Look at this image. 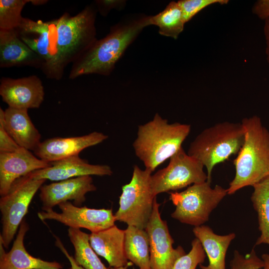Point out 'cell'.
Instances as JSON below:
<instances>
[{"instance_id":"obj_38","label":"cell","mask_w":269,"mask_h":269,"mask_svg":"<svg viewBox=\"0 0 269 269\" xmlns=\"http://www.w3.org/2000/svg\"><path fill=\"white\" fill-rule=\"evenodd\" d=\"M111 269H127L125 267H120L117 268H111Z\"/></svg>"},{"instance_id":"obj_36","label":"cell","mask_w":269,"mask_h":269,"mask_svg":"<svg viewBox=\"0 0 269 269\" xmlns=\"http://www.w3.org/2000/svg\"><path fill=\"white\" fill-rule=\"evenodd\" d=\"M262 259L264 261V266L261 269H269V254H263Z\"/></svg>"},{"instance_id":"obj_2","label":"cell","mask_w":269,"mask_h":269,"mask_svg":"<svg viewBox=\"0 0 269 269\" xmlns=\"http://www.w3.org/2000/svg\"><path fill=\"white\" fill-rule=\"evenodd\" d=\"M148 17L114 26L104 38L97 40L72 65L70 79L84 75L97 74L107 76L127 48L145 26Z\"/></svg>"},{"instance_id":"obj_34","label":"cell","mask_w":269,"mask_h":269,"mask_svg":"<svg viewBox=\"0 0 269 269\" xmlns=\"http://www.w3.org/2000/svg\"><path fill=\"white\" fill-rule=\"evenodd\" d=\"M56 237L55 245L58 247L60 250L63 252L65 256L68 259L70 265L71 269H84L82 267L78 265L75 262L74 258L70 255L67 252V250L65 248L63 244L59 238Z\"/></svg>"},{"instance_id":"obj_1","label":"cell","mask_w":269,"mask_h":269,"mask_svg":"<svg viewBox=\"0 0 269 269\" xmlns=\"http://www.w3.org/2000/svg\"><path fill=\"white\" fill-rule=\"evenodd\" d=\"M241 123L245 130V140L233 161L236 172L227 188L228 195L269 176V131L256 115L243 118Z\"/></svg>"},{"instance_id":"obj_23","label":"cell","mask_w":269,"mask_h":269,"mask_svg":"<svg viewBox=\"0 0 269 269\" xmlns=\"http://www.w3.org/2000/svg\"><path fill=\"white\" fill-rule=\"evenodd\" d=\"M125 232V252L128 260L139 269H151L149 237L145 230L128 226Z\"/></svg>"},{"instance_id":"obj_29","label":"cell","mask_w":269,"mask_h":269,"mask_svg":"<svg viewBox=\"0 0 269 269\" xmlns=\"http://www.w3.org/2000/svg\"><path fill=\"white\" fill-rule=\"evenodd\" d=\"M178 2L186 23L205 7L214 4H226L228 0H180Z\"/></svg>"},{"instance_id":"obj_18","label":"cell","mask_w":269,"mask_h":269,"mask_svg":"<svg viewBox=\"0 0 269 269\" xmlns=\"http://www.w3.org/2000/svg\"><path fill=\"white\" fill-rule=\"evenodd\" d=\"M29 229L25 219L21 222L10 250L6 252L0 241V269H62L57 262H48L30 255L25 248L24 238Z\"/></svg>"},{"instance_id":"obj_26","label":"cell","mask_w":269,"mask_h":269,"mask_svg":"<svg viewBox=\"0 0 269 269\" xmlns=\"http://www.w3.org/2000/svg\"><path fill=\"white\" fill-rule=\"evenodd\" d=\"M148 25H156L159 33L163 36L177 39L184 29L185 22L178 1H171L165 9L152 16H149Z\"/></svg>"},{"instance_id":"obj_31","label":"cell","mask_w":269,"mask_h":269,"mask_svg":"<svg viewBox=\"0 0 269 269\" xmlns=\"http://www.w3.org/2000/svg\"><path fill=\"white\" fill-rule=\"evenodd\" d=\"M20 147L6 132L2 119L0 117V153L13 152Z\"/></svg>"},{"instance_id":"obj_3","label":"cell","mask_w":269,"mask_h":269,"mask_svg":"<svg viewBox=\"0 0 269 269\" xmlns=\"http://www.w3.org/2000/svg\"><path fill=\"white\" fill-rule=\"evenodd\" d=\"M96 10L87 6L74 16L64 13L55 19V54L51 79L62 78L65 68L75 61L97 39Z\"/></svg>"},{"instance_id":"obj_15","label":"cell","mask_w":269,"mask_h":269,"mask_svg":"<svg viewBox=\"0 0 269 269\" xmlns=\"http://www.w3.org/2000/svg\"><path fill=\"white\" fill-rule=\"evenodd\" d=\"M108 137L98 132L79 136L52 137L41 142L33 151L38 158L50 163L78 155L84 149L99 144Z\"/></svg>"},{"instance_id":"obj_24","label":"cell","mask_w":269,"mask_h":269,"mask_svg":"<svg viewBox=\"0 0 269 269\" xmlns=\"http://www.w3.org/2000/svg\"><path fill=\"white\" fill-rule=\"evenodd\" d=\"M251 197L254 208L258 214L259 229L261 232L255 246L269 245V176L253 186Z\"/></svg>"},{"instance_id":"obj_6","label":"cell","mask_w":269,"mask_h":269,"mask_svg":"<svg viewBox=\"0 0 269 269\" xmlns=\"http://www.w3.org/2000/svg\"><path fill=\"white\" fill-rule=\"evenodd\" d=\"M208 181L188 186L181 192H169L175 206L171 216L182 223L199 226L207 222L212 211L228 195L227 189Z\"/></svg>"},{"instance_id":"obj_4","label":"cell","mask_w":269,"mask_h":269,"mask_svg":"<svg viewBox=\"0 0 269 269\" xmlns=\"http://www.w3.org/2000/svg\"><path fill=\"white\" fill-rule=\"evenodd\" d=\"M191 131L188 124L168 123L156 114L152 120L138 127L133 143L136 156L152 172L181 147Z\"/></svg>"},{"instance_id":"obj_14","label":"cell","mask_w":269,"mask_h":269,"mask_svg":"<svg viewBox=\"0 0 269 269\" xmlns=\"http://www.w3.org/2000/svg\"><path fill=\"white\" fill-rule=\"evenodd\" d=\"M39 189L41 208L46 211L68 200H73L75 206H81L86 200V194L97 188L92 177L87 175L42 185Z\"/></svg>"},{"instance_id":"obj_7","label":"cell","mask_w":269,"mask_h":269,"mask_svg":"<svg viewBox=\"0 0 269 269\" xmlns=\"http://www.w3.org/2000/svg\"><path fill=\"white\" fill-rule=\"evenodd\" d=\"M152 172L134 166L131 181L122 187L116 221L145 229L151 215L154 197L151 191Z\"/></svg>"},{"instance_id":"obj_21","label":"cell","mask_w":269,"mask_h":269,"mask_svg":"<svg viewBox=\"0 0 269 269\" xmlns=\"http://www.w3.org/2000/svg\"><path fill=\"white\" fill-rule=\"evenodd\" d=\"M125 230L115 225L103 231L90 234V244L103 257L110 268L126 267L128 264L125 252Z\"/></svg>"},{"instance_id":"obj_30","label":"cell","mask_w":269,"mask_h":269,"mask_svg":"<svg viewBox=\"0 0 269 269\" xmlns=\"http://www.w3.org/2000/svg\"><path fill=\"white\" fill-rule=\"evenodd\" d=\"M263 266L264 261L257 256L254 249L245 255L235 250L229 269H261Z\"/></svg>"},{"instance_id":"obj_33","label":"cell","mask_w":269,"mask_h":269,"mask_svg":"<svg viewBox=\"0 0 269 269\" xmlns=\"http://www.w3.org/2000/svg\"><path fill=\"white\" fill-rule=\"evenodd\" d=\"M122 2L119 0H102L97 1L96 3L101 14L106 15L111 9L121 6Z\"/></svg>"},{"instance_id":"obj_22","label":"cell","mask_w":269,"mask_h":269,"mask_svg":"<svg viewBox=\"0 0 269 269\" xmlns=\"http://www.w3.org/2000/svg\"><path fill=\"white\" fill-rule=\"evenodd\" d=\"M193 232L200 242L209 261L207 266L200 265V269H226V254L236 234L218 235L210 227L203 225L194 227Z\"/></svg>"},{"instance_id":"obj_27","label":"cell","mask_w":269,"mask_h":269,"mask_svg":"<svg viewBox=\"0 0 269 269\" xmlns=\"http://www.w3.org/2000/svg\"><path fill=\"white\" fill-rule=\"evenodd\" d=\"M30 0H0V29H15L20 24L23 17L21 11Z\"/></svg>"},{"instance_id":"obj_25","label":"cell","mask_w":269,"mask_h":269,"mask_svg":"<svg viewBox=\"0 0 269 269\" xmlns=\"http://www.w3.org/2000/svg\"><path fill=\"white\" fill-rule=\"evenodd\" d=\"M68 235L74 248V260L84 269H110L101 262L90 242V234L69 228Z\"/></svg>"},{"instance_id":"obj_12","label":"cell","mask_w":269,"mask_h":269,"mask_svg":"<svg viewBox=\"0 0 269 269\" xmlns=\"http://www.w3.org/2000/svg\"><path fill=\"white\" fill-rule=\"evenodd\" d=\"M14 29L19 38L43 60L41 71L51 79L55 54V20L35 21L23 17Z\"/></svg>"},{"instance_id":"obj_37","label":"cell","mask_w":269,"mask_h":269,"mask_svg":"<svg viewBox=\"0 0 269 269\" xmlns=\"http://www.w3.org/2000/svg\"><path fill=\"white\" fill-rule=\"evenodd\" d=\"M48 0H30V2L32 3L33 5H39L46 3Z\"/></svg>"},{"instance_id":"obj_11","label":"cell","mask_w":269,"mask_h":269,"mask_svg":"<svg viewBox=\"0 0 269 269\" xmlns=\"http://www.w3.org/2000/svg\"><path fill=\"white\" fill-rule=\"evenodd\" d=\"M159 206L155 197L152 214L145 229L149 237L150 267L151 269H172L177 260L185 252L181 246L173 247L174 241L166 221L161 218Z\"/></svg>"},{"instance_id":"obj_19","label":"cell","mask_w":269,"mask_h":269,"mask_svg":"<svg viewBox=\"0 0 269 269\" xmlns=\"http://www.w3.org/2000/svg\"><path fill=\"white\" fill-rule=\"evenodd\" d=\"M40 57L26 45L13 29H0V67L30 66L42 69Z\"/></svg>"},{"instance_id":"obj_8","label":"cell","mask_w":269,"mask_h":269,"mask_svg":"<svg viewBox=\"0 0 269 269\" xmlns=\"http://www.w3.org/2000/svg\"><path fill=\"white\" fill-rule=\"evenodd\" d=\"M31 172L16 180L8 193L0 199V241L6 249L8 248L27 214L33 197L46 180L34 178Z\"/></svg>"},{"instance_id":"obj_16","label":"cell","mask_w":269,"mask_h":269,"mask_svg":"<svg viewBox=\"0 0 269 269\" xmlns=\"http://www.w3.org/2000/svg\"><path fill=\"white\" fill-rule=\"evenodd\" d=\"M50 165L51 163L40 159L22 147L13 152L0 153V195L6 194L17 179Z\"/></svg>"},{"instance_id":"obj_28","label":"cell","mask_w":269,"mask_h":269,"mask_svg":"<svg viewBox=\"0 0 269 269\" xmlns=\"http://www.w3.org/2000/svg\"><path fill=\"white\" fill-rule=\"evenodd\" d=\"M206 257L200 242L195 238L191 242L190 251L177 260L172 269H196L198 265L204 263Z\"/></svg>"},{"instance_id":"obj_10","label":"cell","mask_w":269,"mask_h":269,"mask_svg":"<svg viewBox=\"0 0 269 269\" xmlns=\"http://www.w3.org/2000/svg\"><path fill=\"white\" fill-rule=\"evenodd\" d=\"M58 206L61 213L53 209L42 211L37 213L38 218L42 221L54 220L71 228L86 229L91 233L111 227L116 221L112 209L79 207L69 201L61 203Z\"/></svg>"},{"instance_id":"obj_35","label":"cell","mask_w":269,"mask_h":269,"mask_svg":"<svg viewBox=\"0 0 269 269\" xmlns=\"http://www.w3.org/2000/svg\"><path fill=\"white\" fill-rule=\"evenodd\" d=\"M265 21L264 26V33L266 40V54L267 60L269 63V18L266 19Z\"/></svg>"},{"instance_id":"obj_20","label":"cell","mask_w":269,"mask_h":269,"mask_svg":"<svg viewBox=\"0 0 269 269\" xmlns=\"http://www.w3.org/2000/svg\"><path fill=\"white\" fill-rule=\"evenodd\" d=\"M0 117L6 132L20 147L34 150L41 142V134L33 124L28 110L8 107L0 108Z\"/></svg>"},{"instance_id":"obj_13","label":"cell","mask_w":269,"mask_h":269,"mask_svg":"<svg viewBox=\"0 0 269 269\" xmlns=\"http://www.w3.org/2000/svg\"><path fill=\"white\" fill-rule=\"evenodd\" d=\"M0 95L8 107L20 109L38 108L44 100L42 82L36 75L18 79L2 77Z\"/></svg>"},{"instance_id":"obj_5","label":"cell","mask_w":269,"mask_h":269,"mask_svg":"<svg viewBox=\"0 0 269 269\" xmlns=\"http://www.w3.org/2000/svg\"><path fill=\"white\" fill-rule=\"evenodd\" d=\"M245 137L241 123L222 122L205 129L190 143L187 153L206 168L207 180L211 182L214 167L237 155Z\"/></svg>"},{"instance_id":"obj_32","label":"cell","mask_w":269,"mask_h":269,"mask_svg":"<svg viewBox=\"0 0 269 269\" xmlns=\"http://www.w3.org/2000/svg\"><path fill=\"white\" fill-rule=\"evenodd\" d=\"M252 12L259 18L266 20L269 18V0H258L253 7Z\"/></svg>"},{"instance_id":"obj_17","label":"cell","mask_w":269,"mask_h":269,"mask_svg":"<svg viewBox=\"0 0 269 269\" xmlns=\"http://www.w3.org/2000/svg\"><path fill=\"white\" fill-rule=\"evenodd\" d=\"M50 163L49 167L32 172L33 177L37 179L59 181L83 176H103L113 174L110 166L90 164L79 155Z\"/></svg>"},{"instance_id":"obj_9","label":"cell","mask_w":269,"mask_h":269,"mask_svg":"<svg viewBox=\"0 0 269 269\" xmlns=\"http://www.w3.org/2000/svg\"><path fill=\"white\" fill-rule=\"evenodd\" d=\"M166 167L151 176V191L155 197L163 192L177 190L207 180L204 165L181 147L170 158Z\"/></svg>"}]
</instances>
